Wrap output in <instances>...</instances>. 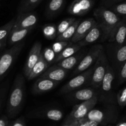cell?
Returning a JSON list of instances; mask_svg holds the SVG:
<instances>
[{"label":"cell","instance_id":"obj_1","mask_svg":"<svg viewBox=\"0 0 126 126\" xmlns=\"http://www.w3.org/2000/svg\"><path fill=\"white\" fill-rule=\"evenodd\" d=\"M25 93V79L22 74H19L14 81L7 103V113L9 117L16 116L22 110Z\"/></svg>","mask_w":126,"mask_h":126},{"label":"cell","instance_id":"obj_2","mask_svg":"<svg viewBox=\"0 0 126 126\" xmlns=\"http://www.w3.org/2000/svg\"><path fill=\"white\" fill-rule=\"evenodd\" d=\"M96 22L106 32L108 38L111 30L122 20L121 17L109 8L100 6L94 11Z\"/></svg>","mask_w":126,"mask_h":126},{"label":"cell","instance_id":"obj_3","mask_svg":"<svg viewBox=\"0 0 126 126\" xmlns=\"http://www.w3.org/2000/svg\"><path fill=\"white\" fill-rule=\"evenodd\" d=\"M24 45V41L19 42L0 54V82L14 64Z\"/></svg>","mask_w":126,"mask_h":126},{"label":"cell","instance_id":"obj_4","mask_svg":"<svg viewBox=\"0 0 126 126\" xmlns=\"http://www.w3.org/2000/svg\"><path fill=\"white\" fill-rule=\"evenodd\" d=\"M109 65L107 56L103 50L93 65V72L89 82V85L92 86L93 88H98L101 87Z\"/></svg>","mask_w":126,"mask_h":126},{"label":"cell","instance_id":"obj_5","mask_svg":"<svg viewBox=\"0 0 126 126\" xmlns=\"http://www.w3.org/2000/svg\"><path fill=\"white\" fill-rule=\"evenodd\" d=\"M103 50V47L101 44L93 45L76 66L73 72V76H77L92 67Z\"/></svg>","mask_w":126,"mask_h":126},{"label":"cell","instance_id":"obj_6","mask_svg":"<svg viewBox=\"0 0 126 126\" xmlns=\"http://www.w3.org/2000/svg\"><path fill=\"white\" fill-rule=\"evenodd\" d=\"M98 101V95L87 101L77 104L72 108L71 113L67 116L65 122L79 121L84 118L91 110L94 107Z\"/></svg>","mask_w":126,"mask_h":126},{"label":"cell","instance_id":"obj_7","mask_svg":"<svg viewBox=\"0 0 126 126\" xmlns=\"http://www.w3.org/2000/svg\"><path fill=\"white\" fill-rule=\"evenodd\" d=\"M93 69V66L84 72L77 75L61 88L60 93L61 94H67L79 89L85 85L89 84Z\"/></svg>","mask_w":126,"mask_h":126},{"label":"cell","instance_id":"obj_8","mask_svg":"<svg viewBox=\"0 0 126 126\" xmlns=\"http://www.w3.org/2000/svg\"><path fill=\"white\" fill-rule=\"evenodd\" d=\"M109 42L112 47H119L122 45L126 41V18L122 19L120 22L111 31L109 35Z\"/></svg>","mask_w":126,"mask_h":126},{"label":"cell","instance_id":"obj_9","mask_svg":"<svg viewBox=\"0 0 126 126\" xmlns=\"http://www.w3.org/2000/svg\"><path fill=\"white\" fill-rule=\"evenodd\" d=\"M38 22V17L33 12L17 14L12 30L35 28Z\"/></svg>","mask_w":126,"mask_h":126},{"label":"cell","instance_id":"obj_10","mask_svg":"<svg viewBox=\"0 0 126 126\" xmlns=\"http://www.w3.org/2000/svg\"><path fill=\"white\" fill-rule=\"evenodd\" d=\"M105 40H108V35L106 32L97 23V25L90 31L89 33L84 37V38L77 43L83 48L88 45L102 42Z\"/></svg>","mask_w":126,"mask_h":126},{"label":"cell","instance_id":"obj_11","mask_svg":"<svg viewBox=\"0 0 126 126\" xmlns=\"http://www.w3.org/2000/svg\"><path fill=\"white\" fill-rule=\"evenodd\" d=\"M94 4V0H74L67 9L70 14L77 16L85 15Z\"/></svg>","mask_w":126,"mask_h":126},{"label":"cell","instance_id":"obj_12","mask_svg":"<svg viewBox=\"0 0 126 126\" xmlns=\"http://www.w3.org/2000/svg\"><path fill=\"white\" fill-rule=\"evenodd\" d=\"M96 25L97 22L93 18H88L80 22L76 29L74 35L71 39V43H77L82 40L89 33L90 31Z\"/></svg>","mask_w":126,"mask_h":126},{"label":"cell","instance_id":"obj_13","mask_svg":"<svg viewBox=\"0 0 126 126\" xmlns=\"http://www.w3.org/2000/svg\"><path fill=\"white\" fill-rule=\"evenodd\" d=\"M42 51V45L41 43L36 42L35 43H34L29 52L24 67V75L26 76V77H28L33 66L36 64V63L40 59Z\"/></svg>","mask_w":126,"mask_h":126},{"label":"cell","instance_id":"obj_14","mask_svg":"<svg viewBox=\"0 0 126 126\" xmlns=\"http://www.w3.org/2000/svg\"><path fill=\"white\" fill-rule=\"evenodd\" d=\"M111 48L110 59L112 64V67L114 72L116 71L118 73L121 66L126 61V41L122 45Z\"/></svg>","mask_w":126,"mask_h":126},{"label":"cell","instance_id":"obj_15","mask_svg":"<svg viewBox=\"0 0 126 126\" xmlns=\"http://www.w3.org/2000/svg\"><path fill=\"white\" fill-rule=\"evenodd\" d=\"M116 111L114 108H111L108 111H103L99 109L93 108L88 112L85 119L90 121H95L99 124L102 123L104 121H108V119L115 118Z\"/></svg>","mask_w":126,"mask_h":126},{"label":"cell","instance_id":"obj_16","mask_svg":"<svg viewBox=\"0 0 126 126\" xmlns=\"http://www.w3.org/2000/svg\"><path fill=\"white\" fill-rule=\"evenodd\" d=\"M59 82L51 80L47 78L40 77L35 81L32 91L33 94H43L54 89L59 85Z\"/></svg>","mask_w":126,"mask_h":126},{"label":"cell","instance_id":"obj_17","mask_svg":"<svg viewBox=\"0 0 126 126\" xmlns=\"http://www.w3.org/2000/svg\"><path fill=\"white\" fill-rule=\"evenodd\" d=\"M67 70L63 68L58 64H54L40 76L42 78H47L56 82H60L65 79L68 73Z\"/></svg>","mask_w":126,"mask_h":126},{"label":"cell","instance_id":"obj_18","mask_svg":"<svg viewBox=\"0 0 126 126\" xmlns=\"http://www.w3.org/2000/svg\"><path fill=\"white\" fill-rule=\"evenodd\" d=\"M85 54V49H83V50L80 49L74 55L58 62L57 64L69 71L76 67L82 60V58L84 57Z\"/></svg>","mask_w":126,"mask_h":126},{"label":"cell","instance_id":"obj_19","mask_svg":"<svg viewBox=\"0 0 126 126\" xmlns=\"http://www.w3.org/2000/svg\"><path fill=\"white\" fill-rule=\"evenodd\" d=\"M98 95L97 93L94 88H86L82 89H78L72 92L69 95L70 98L75 100V101H85L93 98L94 96Z\"/></svg>","mask_w":126,"mask_h":126},{"label":"cell","instance_id":"obj_20","mask_svg":"<svg viewBox=\"0 0 126 126\" xmlns=\"http://www.w3.org/2000/svg\"><path fill=\"white\" fill-rule=\"evenodd\" d=\"M34 28H29L25 29H19V30H11L8 37L7 43L10 46H13L19 42H22L23 40L30 33Z\"/></svg>","mask_w":126,"mask_h":126},{"label":"cell","instance_id":"obj_21","mask_svg":"<svg viewBox=\"0 0 126 126\" xmlns=\"http://www.w3.org/2000/svg\"><path fill=\"white\" fill-rule=\"evenodd\" d=\"M66 0H50L46 9V16L51 19L58 15L64 6Z\"/></svg>","mask_w":126,"mask_h":126},{"label":"cell","instance_id":"obj_22","mask_svg":"<svg viewBox=\"0 0 126 126\" xmlns=\"http://www.w3.org/2000/svg\"><path fill=\"white\" fill-rule=\"evenodd\" d=\"M48 67H49V64L45 60L43 56L41 54L40 59L36 63V64L33 66L27 78L28 80H32L38 76H40L48 69Z\"/></svg>","mask_w":126,"mask_h":126},{"label":"cell","instance_id":"obj_23","mask_svg":"<svg viewBox=\"0 0 126 126\" xmlns=\"http://www.w3.org/2000/svg\"><path fill=\"white\" fill-rule=\"evenodd\" d=\"M82 47L80 46L78 43H71L68 46L63 49L59 54H57L54 63H57L58 62L63 60V59L67 58L68 57L71 56L76 54V53L82 49Z\"/></svg>","mask_w":126,"mask_h":126},{"label":"cell","instance_id":"obj_24","mask_svg":"<svg viewBox=\"0 0 126 126\" xmlns=\"http://www.w3.org/2000/svg\"><path fill=\"white\" fill-rule=\"evenodd\" d=\"M115 79V72L113 68L109 65L101 83V90L105 93H110L112 89V85Z\"/></svg>","mask_w":126,"mask_h":126},{"label":"cell","instance_id":"obj_25","mask_svg":"<svg viewBox=\"0 0 126 126\" xmlns=\"http://www.w3.org/2000/svg\"><path fill=\"white\" fill-rule=\"evenodd\" d=\"M80 22V20H76L68 29H66L63 33L58 35L56 38V41H63V42H71V39L74 35L76 30Z\"/></svg>","mask_w":126,"mask_h":126},{"label":"cell","instance_id":"obj_26","mask_svg":"<svg viewBox=\"0 0 126 126\" xmlns=\"http://www.w3.org/2000/svg\"><path fill=\"white\" fill-rule=\"evenodd\" d=\"M43 0H22L18 8L17 14L32 11Z\"/></svg>","mask_w":126,"mask_h":126},{"label":"cell","instance_id":"obj_27","mask_svg":"<svg viewBox=\"0 0 126 126\" xmlns=\"http://www.w3.org/2000/svg\"><path fill=\"white\" fill-rule=\"evenodd\" d=\"M42 32L47 39L54 40L57 37L56 27L53 24H47L42 28Z\"/></svg>","mask_w":126,"mask_h":126},{"label":"cell","instance_id":"obj_28","mask_svg":"<svg viewBox=\"0 0 126 126\" xmlns=\"http://www.w3.org/2000/svg\"><path fill=\"white\" fill-rule=\"evenodd\" d=\"M15 22V19H13L8 23L0 27V41L8 38Z\"/></svg>","mask_w":126,"mask_h":126},{"label":"cell","instance_id":"obj_29","mask_svg":"<svg viewBox=\"0 0 126 126\" xmlns=\"http://www.w3.org/2000/svg\"><path fill=\"white\" fill-rule=\"evenodd\" d=\"M76 20V19L74 17H69L62 20L58 26L56 27L57 29V37L61 33H63L67 29H68L74 22Z\"/></svg>","mask_w":126,"mask_h":126},{"label":"cell","instance_id":"obj_30","mask_svg":"<svg viewBox=\"0 0 126 126\" xmlns=\"http://www.w3.org/2000/svg\"><path fill=\"white\" fill-rule=\"evenodd\" d=\"M45 116L49 119L54 121H59L63 117L64 114L58 109H50L45 112Z\"/></svg>","mask_w":126,"mask_h":126},{"label":"cell","instance_id":"obj_31","mask_svg":"<svg viewBox=\"0 0 126 126\" xmlns=\"http://www.w3.org/2000/svg\"><path fill=\"white\" fill-rule=\"evenodd\" d=\"M42 54L45 60L49 64V66L52 63H54V61H55L56 57V54L54 53L51 47H47L46 48H45L42 51Z\"/></svg>","mask_w":126,"mask_h":126},{"label":"cell","instance_id":"obj_32","mask_svg":"<svg viewBox=\"0 0 126 126\" xmlns=\"http://www.w3.org/2000/svg\"><path fill=\"white\" fill-rule=\"evenodd\" d=\"M109 9L120 17L126 18V1L122 2L112 6Z\"/></svg>","mask_w":126,"mask_h":126},{"label":"cell","instance_id":"obj_33","mask_svg":"<svg viewBox=\"0 0 126 126\" xmlns=\"http://www.w3.org/2000/svg\"><path fill=\"white\" fill-rule=\"evenodd\" d=\"M71 42H63V41H57L53 43L51 46L54 53L57 54H59L63 49H64L67 46L71 43Z\"/></svg>","mask_w":126,"mask_h":126},{"label":"cell","instance_id":"obj_34","mask_svg":"<svg viewBox=\"0 0 126 126\" xmlns=\"http://www.w3.org/2000/svg\"><path fill=\"white\" fill-rule=\"evenodd\" d=\"M117 102L121 107L126 106V87L121 90L117 94Z\"/></svg>","mask_w":126,"mask_h":126},{"label":"cell","instance_id":"obj_35","mask_svg":"<svg viewBox=\"0 0 126 126\" xmlns=\"http://www.w3.org/2000/svg\"><path fill=\"white\" fill-rule=\"evenodd\" d=\"M119 83H122L126 81V61L123 64L118 72Z\"/></svg>","mask_w":126,"mask_h":126},{"label":"cell","instance_id":"obj_36","mask_svg":"<svg viewBox=\"0 0 126 126\" xmlns=\"http://www.w3.org/2000/svg\"><path fill=\"white\" fill-rule=\"evenodd\" d=\"M99 124H100L97 122L83 118L79 121L78 126H98Z\"/></svg>","mask_w":126,"mask_h":126},{"label":"cell","instance_id":"obj_37","mask_svg":"<svg viewBox=\"0 0 126 126\" xmlns=\"http://www.w3.org/2000/svg\"><path fill=\"white\" fill-rule=\"evenodd\" d=\"M124 1H126V0H102V3L103 4V6L109 8L114 4Z\"/></svg>","mask_w":126,"mask_h":126},{"label":"cell","instance_id":"obj_38","mask_svg":"<svg viewBox=\"0 0 126 126\" xmlns=\"http://www.w3.org/2000/svg\"><path fill=\"white\" fill-rule=\"evenodd\" d=\"M11 126H26V125L24 121V119L20 117L13 122V123L11 124Z\"/></svg>","mask_w":126,"mask_h":126},{"label":"cell","instance_id":"obj_39","mask_svg":"<svg viewBox=\"0 0 126 126\" xmlns=\"http://www.w3.org/2000/svg\"><path fill=\"white\" fill-rule=\"evenodd\" d=\"M9 121L6 116H4L0 118V126H8Z\"/></svg>","mask_w":126,"mask_h":126},{"label":"cell","instance_id":"obj_40","mask_svg":"<svg viewBox=\"0 0 126 126\" xmlns=\"http://www.w3.org/2000/svg\"><path fill=\"white\" fill-rule=\"evenodd\" d=\"M4 90H5V88L0 89V109H1V107L3 98L4 97V94H5V91H4Z\"/></svg>","mask_w":126,"mask_h":126},{"label":"cell","instance_id":"obj_41","mask_svg":"<svg viewBox=\"0 0 126 126\" xmlns=\"http://www.w3.org/2000/svg\"><path fill=\"white\" fill-rule=\"evenodd\" d=\"M79 121H75L72 122H65L64 124L62 126H78Z\"/></svg>","mask_w":126,"mask_h":126},{"label":"cell","instance_id":"obj_42","mask_svg":"<svg viewBox=\"0 0 126 126\" xmlns=\"http://www.w3.org/2000/svg\"><path fill=\"white\" fill-rule=\"evenodd\" d=\"M7 42H8V38L6 39L0 41V50L4 48L7 45Z\"/></svg>","mask_w":126,"mask_h":126},{"label":"cell","instance_id":"obj_43","mask_svg":"<svg viewBox=\"0 0 126 126\" xmlns=\"http://www.w3.org/2000/svg\"><path fill=\"white\" fill-rule=\"evenodd\" d=\"M116 126H126V121L120 122V123L117 124Z\"/></svg>","mask_w":126,"mask_h":126},{"label":"cell","instance_id":"obj_44","mask_svg":"<svg viewBox=\"0 0 126 126\" xmlns=\"http://www.w3.org/2000/svg\"><path fill=\"white\" fill-rule=\"evenodd\" d=\"M8 126H11V124H10V125H8Z\"/></svg>","mask_w":126,"mask_h":126},{"label":"cell","instance_id":"obj_45","mask_svg":"<svg viewBox=\"0 0 126 126\" xmlns=\"http://www.w3.org/2000/svg\"></svg>","mask_w":126,"mask_h":126},{"label":"cell","instance_id":"obj_46","mask_svg":"<svg viewBox=\"0 0 126 126\" xmlns=\"http://www.w3.org/2000/svg\"><path fill=\"white\" fill-rule=\"evenodd\" d=\"M0 1H1V0H0Z\"/></svg>","mask_w":126,"mask_h":126}]
</instances>
